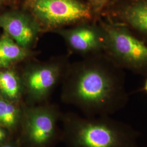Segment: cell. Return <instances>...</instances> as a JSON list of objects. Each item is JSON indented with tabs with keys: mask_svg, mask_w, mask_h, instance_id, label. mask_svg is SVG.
Masks as SVG:
<instances>
[{
	"mask_svg": "<svg viewBox=\"0 0 147 147\" xmlns=\"http://www.w3.org/2000/svg\"><path fill=\"white\" fill-rule=\"evenodd\" d=\"M68 69L65 96L86 113L109 116L126 106L124 70L104 53L85 57Z\"/></svg>",
	"mask_w": 147,
	"mask_h": 147,
	"instance_id": "cell-1",
	"label": "cell"
},
{
	"mask_svg": "<svg viewBox=\"0 0 147 147\" xmlns=\"http://www.w3.org/2000/svg\"><path fill=\"white\" fill-rule=\"evenodd\" d=\"M109 116L75 119L70 137L74 147H138V133L132 127Z\"/></svg>",
	"mask_w": 147,
	"mask_h": 147,
	"instance_id": "cell-2",
	"label": "cell"
},
{
	"mask_svg": "<svg viewBox=\"0 0 147 147\" xmlns=\"http://www.w3.org/2000/svg\"><path fill=\"white\" fill-rule=\"evenodd\" d=\"M105 33L104 53L124 70L147 76V44L125 27L100 18Z\"/></svg>",
	"mask_w": 147,
	"mask_h": 147,
	"instance_id": "cell-3",
	"label": "cell"
},
{
	"mask_svg": "<svg viewBox=\"0 0 147 147\" xmlns=\"http://www.w3.org/2000/svg\"><path fill=\"white\" fill-rule=\"evenodd\" d=\"M24 9L33 16L42 32L99 20L82 0H24Z\"/></svg>",
	"mask_w": 147,
	"mask_h": 147,
	"instance_id": "cell-4",
	"label": "cell"
},
{
	"mask_svg": "<svg viewBox=\"0 0 147 147\" xmlns=\"http://www.w3.org/2000/svg\"><path fill=\"white\" fill-rule=\"evenodd\" d=\"M64 63L59 60L32 62L25 67L21 78L24 91L33 101L46 98L63 73Z\"/></svg>",
	"mask_w": 147,
	"mask_h": 147,
	"instance_id": "cell-5",
	"label": "cell"
},
{
	"mask_svg": "<svg viewBox=\"0 0 147 147\" xmlns=\"http://www.w3.org/2000/svg\"><path fill=\"white\" fill-rule=\"evenodd\" d=\"M69 47L84 57L104 53L105 33L99 20L56 30Z\"/></svg>",
	"mask_w": 147,
	"mask_h": 147,
	"instance_id": "cell-6",
	"label": "cell"
},
{
	"mask_svg": "<svg viewBox=\"0 0 147 147\" xmlns=\"http://www.w3.org/2000/svg\"><path fill=\"white\" fill-rule=\"evenodd\" d=\"M101 18L125 27L147 44V0H115Z\"/></svg>",
	"mask_w": 147,
	"mask_h": 147,
	"instance_id": "cell-7",
	"label": "cell"
},
{
	"mask_svg": "<svg viewBox=\"0 0 147 147\" xmlns=\"http://www.w3.org/2000/svg\"><path fill=\"white\" fill-rule=\"evenodd\" d=\"M0 27L19 45L29 50L42 32L36 19L24 9L0 14Z\"/></svg>",
	"mask_w": 147,
	"mask_h": 147,
	"instance_id": "cell-8",
	"label": "cell"
},
{
	"mask_svg": "<svg viewBox=\"0 0 147 147\" xmlns=\"http://www.w3.org/2000/svg\"><path fill=\"white\" fill-rule=\"evenodd\" d=\"M25 116V129L28 142L36 147L47 145L55 132L54 112L47 107H34L27 111Z\"/></svg>",
	"mask_w": 147,
	"mask_h": 147,
	"instance_id": "cell-9",
	"label": "cell"
},
{
	"mask_svg": "<svg viewBox=\"0 0 147 147\" xmlns=\"http://www.w3.org/2000/svg\"><path fill=\"white\" fill-rule=\"evenodd\" d=\"M32 55V50L21 47L5 33L0 38V69L25 61Z\"/></svg>",
	"mask_w": 147,
	"mask_h": 147,
	"instance_id": "cell-10",
	"label": "cell"
},
{
	"mask_svg": "<svg viewBox=\"0 0 147 147\" xmlns=\"http://www.w3.org/2000/svg\"><path fill=\"white\" fill-rule=\"evenodd\" d=\"M24 91L21 76L16 70L9 68L0 69V95L16 102L21 98Z\"/></svg>",
	"mask_w": 147,
	"mask_h": 147,
	"instance_id": "cell-11",
	"label": "cell"
},
{
	"mask_svg": "<svg viewBox=\"0 0 147 147\" xmlns=\"http://www.w3.org/2000/svg\"><path fill=\"white\" fill-rule=\"evenodd\" d=\"M19 117L20 111L15 103L0 95V125L13 129L16 126Z\"/></svg>",
	"mask_w": 147,
	"mask_h": 147,
	"instance_id": "cell-12",
	"label": "cell"
},
{
	"mask_svg": "<svg viewBox=\"0 0 147 147\" xmlns=\"http://www.w3.org/2000/svg\"><path fill=\"white\" fill-rule=\"evenodd\" d=\"M91 8L95 16L99 19L102 14L115 0H82Z\"/></svg>",
	"mask_w": 147,
	"mask_h": 147,
	"instance_id": "cell-13",
	"label": "cell"
},
{
	"mask_svg": "<svg viewBox=\"0 0 147 147\" xmlns=\"http://www.w3.org/2000/svg\"><path fill=\"white\" fill-rule=\"evenodd\" d=\"M7 134L5 130L0 126V142L3 141L6 138Z\"/></svg>",
	"mask_w": 147,
	"mask_h": 147,
	"instance_id": "cell-14",
	"label": "cell"
},
{
	"mask_svg": "<svg viewBox=\"0 0 147 147\" xmlns=\"http://www.w3.org/2000/svg\"><path fill=\"white\" fill-rule=\"evenodd\" d=\"M142 90L144 92H146L147 94V79L146 80V81L144 82V84H143V86L142 87Z\"/></svg>",
	"mask_w": 147,
	"mask_h": 147,
	"instance_id": "cell-15",
	"label": "cell"
},
{
	"mask_svg": "<svg viewBox=\"0 0 147 147\" xmlns=\"http://www.w3.org/2000/svg\"><path fill=\"white\" fill-rule=\"evenodd\" d=\"M0 147H17L13 144H0Z\"/></svg>",
	"mask_w": 147,
	"mask_h": 147,
	"instance_id": "cell-16",
	"label": "cell"
},
{
	"mask_svg": "<svg viewBox=\"0 0 147 147\" xmlns=\"http://www.w3.org/2000/svg\"><path fill=\"white\" fill-rule=\"evenodd\" d=\"M5 0H0V2H3V1H4Z\"/></svg>",
	"mask_w": 147,
	"mask_h": 147,
	"instance_id": "cell-17",
	"label": "cell"
}]
</instances>
